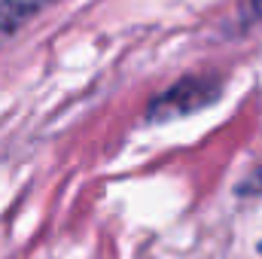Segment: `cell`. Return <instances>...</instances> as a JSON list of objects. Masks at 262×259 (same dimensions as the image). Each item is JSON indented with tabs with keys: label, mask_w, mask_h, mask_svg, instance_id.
Returning a JSON list of instances; mask_svg holds the SVG:
<instances>
[{
	"label": "cell",
	"mask_w": 262,
	"mask_h": 259,
	"mask_svg": "<svg viewBox=\"0 0 262 259\" xmlns=\"http://www.w3.org/2000/svg\"><path fill=\"white\" fill-rule=\"evenodd\" d=\"M223 95V79L213 73H192L159 92L146 107V122H174L189 113H201Z\"/></svg>",
	"instance_id": "obj_1"
},
{
	"label": "cell",
	"mask_w": 262,
	"mask_h": 259,
	"mask_svg": "<svg viewBox=\"0 0 262 259\" xmlns=\"http://www.w3.org/2000/svg\"><path fill=\"white\" fill-rule=\"evenodd\" d=\"M238 192L241 195H262V165L247 177V180H244V183H241V186H238Z\"/></svg>",
	"instance_id": "obj_4"
},
{
	"label": "cell",
	"mask_w": 262,
	"mask_h": 259,
	"mask_svg": "<svg viewBox=\"0 0 262 259\" xmlns=\"http://www.w3.org/2000/svg\"><path fill=\"white\" fill-rule=\"evenodd\" d=\"M238 21H241V28L262 25V0H247V3L238 9Z\"/></svg>",
	"instance_id": "obj_3"
},
{
	"label": "cell",
	"mask_w": 262,
	"mask_h": 259,
	"mask_svg": "<svg viewBox=\"0 0 262 259\" xmlns=\"http://www.w3.org/2000/svg\"><path fill=\"white\" fill-rule=\"evenodd\" d=\"M52 3H58V0H0V37L15 34L21 25L37 18Z\"/></svg>",
	"instance_id": "obj_2"
}]
</instances>
